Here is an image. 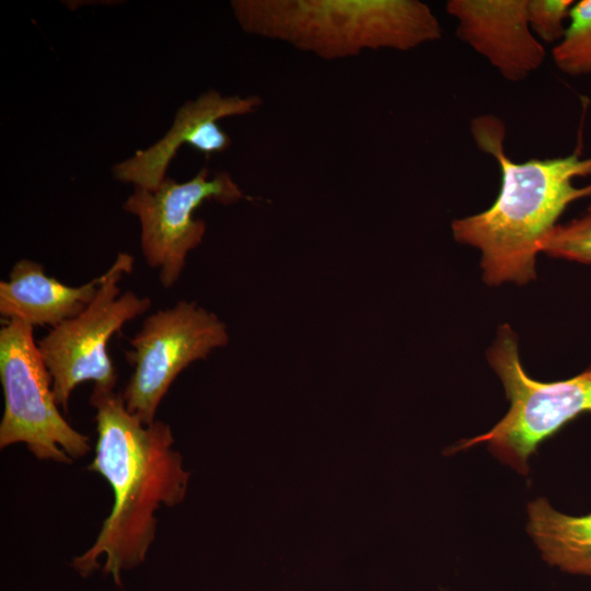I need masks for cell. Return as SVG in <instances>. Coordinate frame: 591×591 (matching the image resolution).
<instances>
[{"mask_svg": "<svg viewBox=\"0 0 591 591\" xmlns=\"http://www.w3.org/2000/svg\"><path fill=\"white\" fill-rule=\"evenodd\" d=\"M90 404L97 437L88 470L107 482L114 502L94 543L71 567L83 578L102 569L121 587V573L141 565L155 540L157 510L185 499L190 473L169 424L146 425L114 390L93 386Z\"/></svg>", "mask_w": 591, "mask_h": 591, "instance_id": "6da1fadb", "label": "cell"}, {"mask_svg": "<svg viewBox=\"0 0 591 591\" xmlns=\"http://www.w3.org/2000/svg\"><path fill=\"white\" fill-rule=\"evenodd\" d=\"M471 132L478 149L497 162L501 186L487 210L452 222L453 236L482 252L487 285H524L535 278L541 244L561 213L571 202L591 197V183L573 185V178L591 176V157L576 150L560 158L513 161L505 151L506 126L493 115L473 118Z\"/></svg>", "mask_w": 591, "mask_h": 591, "instance_id": "7a4b0ae2", "label": "cell"}, {"mask_svg": "<svg viewBox=\"0 0 591 591\" xmlns=\"http://www.w3.org/2000/svg\"><path fill=\"white\" fill-rule=\"evenodd\" d=\"M231 8L244 32L329 60L406 51L442 36L438 18L417 0H234Z\"/></svg>", "mask_w": 591, "mask_h": 591, "instance_id": "3957f363", "label": "cell"}, {"mask_svg": "<svg viewBox=\"0 0 591 591\" xmlns=\"http://www.w3.org/2000/svg\"><path fill=\"white\" fill-rule=\"evenodd\" d=\"M487 359L505 386L509 412L488 432L462 441L452 452L486 443L494 455L526 475L528 459L541 442L578 415L591 412V366L568 380L546 383L531 379L508 324L499 327Z\"/></svg>", "mask_w": 591, "mask_h": 591, "instance_id": "277c9868", "label": "cell"}, {"mask_svg": "<svg viewBox=\"0 0 591 591\" xmlns=\"http://www.w3.org/2000/svg\"><path fill=\"white\" fill-rule=\"evenodd\" d=\"M0 381L4 396L1 449L24 443L36 459L61 464L88 454L89 437L76 430L58 408L53 378L30 324L8 320L1 327Z\"/></svg>", "mask_w": 591, "mask_h": 591, "instance_id": "5b68a950", "label": "cell"}, {"mask_svg": "<svg viewBox=\"0 0 591 591\" xmlns=\"http://www.w3.org/2000/svg\"><path fill=\"white\" fill-rule=\"evenodd\" d=\"M134 269V257L118 253L102 275L95 297L77 316L53 327L37 341L38 350L53 378L56 403L68 412L69 398L81 383L114 390L117 372L106 350L111 337L123 325L144 314L149 298L132 291L121 293L119 282Z\"/></svg>", "mask_w": 591, "mask_h": 591, "instance_id": "8992f818", "label": "cell"}, {"mask_svg": "<svg viewBox=\"0 0 591 591\" xmlns=\"http://www.w3.org/2000/svg\"><path fill=\"white\" fill-rule=\"evenodd\" d=\"M228 341L224 323L195 302L178 301L149 315L130 339L132 349L126 351L134 368L121 392L128 412L146 425L154 422L176 376Z\"/></svg>", "mask_w": 591, "mask_h": 591, "instance_id": "52a82bcc", "label": "cell"}, {"mask_svg": "<svg viewBox=\"0 0 591 591\" xmlns=\"http://www.w3.org/2000/svg\"><path fill=\"white\" fill-rule=\"evenodd\" d=\"M242 198L229 173L219 172L210 178L209 171L202 169L183 183L165 178L154 190L135 186L123 208L139 219L142 254L167 289L178 280L188 253L205 235L206 223L193 218L194 210L209 199L230 205Z\"/></svg>", "mask_w": 591, "mask_h": 591, "instance_id": "ba28073f", "label": "cell"}, {"mask_svg": "<svg viewBox=\"0 0 591 591\" xmlns=\"http://www.w3.org/2000/svg\"><path fill=\"white\" fill-rule=\"evenodd\" d=\"M260 105V99L221 95L210 90L178 108L167 132L154 144L116 163L114 178L149 190L157 189L166 178V170L184 143L205 154L224 151L231 143L217 121L224 117L250 114Z\"/></svg>", "mask_w": 591, "mask_h": 591, "instance_id": "9c48e42d", "label": "cell"}, {"mask_svg": "<svg viewBox=\"0 0 591 591\" xmlns=\"http://www.w3.org/2000/svg\"><path fill=\"white\" fill-rule=\"evenodd\" d=\"M528 0H449L457 37L482 55L508 81L538 70L546 51L528 22Z\"/></svg>", "mask_w": 591, "mask_h": 591, "instance_id": "30bf717a", "label": "cell"}, {"mask_svg": "<svg viewBox=\"0 0 591 591\" xmlns=\"http://www.w3.org/2000/svg\"><path fill=\"white\" fill-rule=\"evenodd\" d=\"M102 275L71 287L45 274L32 259L18 260L7 281H0V314L31 326L53 327L80 314L93 300Z\"/></svg>", "mask_w": 591, "mask_h": 591, "instance_id": "8fae6325", "label": "cell"}, {"mask_svg": "<svg viewBox=\"0 0 591 591\" xmlns=\"http://www.w3.org/2000/svg\"><path fill=\"white\" fill-rule=\"evenodd\" d=\"M528 513L526 530L543 559L563 571L591 577V513L564 514L544 498L530 502Z\"/></svg>", "mask_w": 591, "mask_h": 591, "instance_id": "7c38bea8", "label": "cell"}, {"mask_svg": "<svg viewBox=\"0 0 591 591\" xmlns=\"http://www.w3.org/2000/svg\"><path fill=\"white\" fill-rule=\"evenodd\" d=\"M552 56L557 69L567 76L591 74V0L573 3L565 35Z\"/></svg>", "mask_w": 591, "mask_h": 591, "instance_id": "4fadbf2b", "label": "cell"}, {"mask_svg": "<svg viewBox=\"0 0 591 591\" xmlns=\"http://www.w3.org/2000/svg\"><path fill=\"white\" fill-rule=\"evenodd\" d=\"M555 258L591 264V207L581 217L557 224L541 244Z\"/></svg>", "mask_w": 591, "mask_h": 591, "instance_id": "5bb4252c", "label": "cell"}, {"mask_svg": "<svg viewBox=\"0 0 591 591\" xmlns=\"http://www.w3.org/2000/svg\"><path fill=\"white\" fill-rule=\"evenodd\" d=\"M572 0H528V22L540 42L559 43L566 32Z\"/></svg>", "mask_w": 591, "mask_h": 591, "instance_id": "9a60e30c", "label": "cell"}]
</instances>
